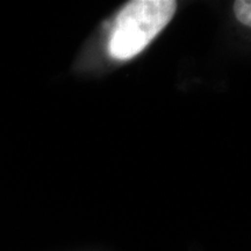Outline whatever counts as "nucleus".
<instances>
[{"instance_id": "obj_1", "label": "nucleus", "mask_w": 251, "mask_h": 251, "mask_svg": "<svg viewBox=\"0 0 251 251\" xmlns=\"http://www.w3.org/2000/svg\"><path fill=\"white\" fill-rule=\"evenodd\" d=\"M175 0H134L118 14L109 39V54L115 59H129L149 45L170 23Z\"/></svg>"}, {"instance_id": "obj_2", "label": "nucleus", "mask_w": 251, "mask_h": 251, "mask_svg": "<svg viewBox=\"0 0 251 251\" xmlns=\"http://www.w3.org/2000/svg\"><path fill=\"white\" fill-rule=\"evenodd\" d=\"M236 18L243 25L250 26L251 23V2L249 0H238L234 5Z\"/></svg>"}]
</instances>
